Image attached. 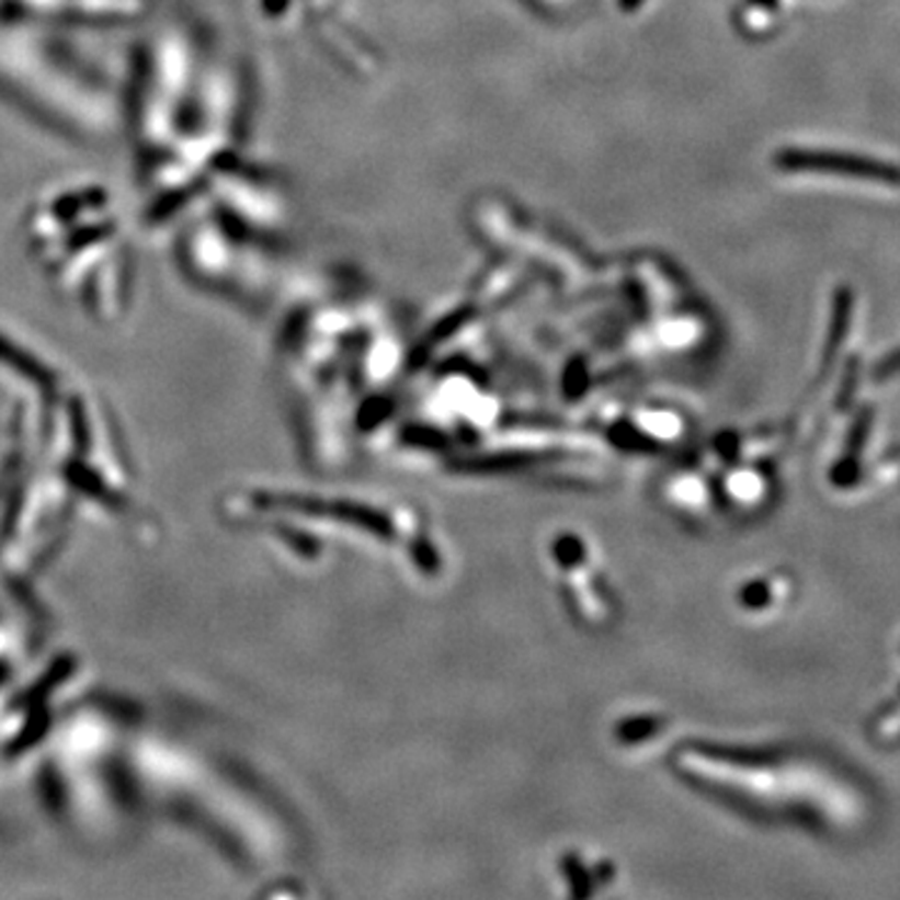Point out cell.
<instances>
[{"label": "cell", "mask_w": 900, "mask_h": 900, "mask_svg": "<svg viewBox=\"0 0 900 900\" xmlns=\"http://www.w3.org/2000/svg\"><path fill=\"white\" fill-rule=\"evenodd\" d=\"M778 166L788 168V171H818V173L851 175V178H861V181L900 189V166H893V163H888V160H878L870 156L838 153V150H783V153L778 156Z\"/></svg>", "instance_id": "7a4b0ae2"}, {"label": "cell", "mask_w": 900, "mask_h": 900, "mask_svg": "<svg viewBox=\"0 0 900 900\" xmlns=\"http://www.w3.org/2000/svg\"><path fill=\"white\" fill-rule=\"evenodd\" d=\"M548 558L554 563L560 595L578 623L595 630L608 626L616 613V603L611 601L608 576H605L603 563L595 560L585 538L576 536V533H558L550 540Z\"/></svg>", "instance_id": "6da1fadb"}]
</instances>
